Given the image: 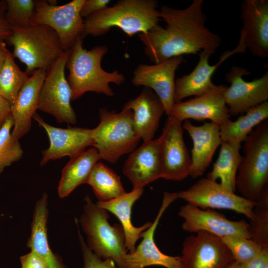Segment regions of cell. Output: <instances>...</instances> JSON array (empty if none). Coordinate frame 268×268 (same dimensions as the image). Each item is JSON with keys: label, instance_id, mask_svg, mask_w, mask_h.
Wrapping results in <instances>:
<instances>
[{"label": "cell", "instance_id": "cell-1", "mask_svg": "<svg viewBox=\"0 0 268 268\" xmlns=\"http://www.w3.org/2000/svg\"><path fill=\"white\" fill-rule=\"evenodd\" d=\"M203 0H194L184 9L162 5L159 16L166 23L158 24L147 33L137 36L143 44L145 55L155 64L199 51H215L220 37L207 28L206 16L202 11Z\"/></svg>", "mask_w": 268, "mask_h": 268}, {"label": "cell", "instance_id": "cell-2", "mask_svg": "<svg viewBox=\"0 0 268 268\" xmlns=\"http://www.w3.org/2000/svg\"><path fill=\"white\" fill-rule=\"evenodd\" d=\"M108 52L105 45L96 46L89 50L85 49L83 39L77 38L70 50L66 64L72 100L79 98L88 91L113 96L114 93L110 83L120 85L125 82L124 74L118 70L108 72L102 67V59Z\"/></svg>", "mask_w": 268, "mask_h": 268}, {"label": "cell", "instance_id": "cell-3", "mask_svg": "<svg viewBox=\"0 0 268 268\" xmlns=\"http://www.w3.org/2000/svg\"><path fill=\"white\" fill-rule=\"evenodd\" d=\"M158 2L155 0H120L84 20L81 37L107 33L118 27L129 37L147 33L159 24Z\"/></svg>", "mask_w": 268, "mask_h": 268}, {"label": "cell", "instance_id": "cell-4", "mask_svg": "<svg viewBox=\"0 0 268 268\" xmlns=\"http://www.w3.org/2000/svg\"><path fill=\"white\" fill-rule=\"evenodd\" d=\"M5 41L13 47L12 55L26 66V73L47 71L65 52L57 33L45 25L11 27Z\"/></svg>", "mask_w": 268, "mask_h": 268}, {"label": "cell", "instance_id": "cell-5", "mask_svg": "<svg viewBox=\"0 0 268 268\" xmlns=\"http://www.w3.org/2000/svg\"><path fill=\"white\" fill-rule=\"evenodd\" d=\"M244 156L238 168L236 190L241 196L258 201L268 188V120L264 121L245 140Z\"/></svg>", "mask_w": 268, "mask_h": 268}, {"label": "cell", "instance_id": "cell-6", "mask_svg": "<svg viewBox=\"0 0 268 268\" xmlns=\"http://www.w3.org/2000/svg\"><path fill=\"white\" fill-rule=\"evenodd\" d=\"M99 113L100 123L92 129L93 146L100 159L114 163L134 150L141 138L134 129L131 110H122L118 113L102 108Z\"/></svg>", "mask_w": 268, "mask_h": 268}, {"label": "cell", "instance_id": "cell-7", "mask_svg": "<svg viewBox=\"0 0 268 268\" xmlns=\"http://www.w3.org/2000/svg\"><path fill=\"white\" fill-rule=\"evenodd\" d=\"M84 200L80 223L87 236L88 247L98 257L111 259L119 268H126L125 258L128 251L122 226L110 224L107 210L94 203L88 195Z\"/></svg>", "mask_w": 268, "mask_h": 268}, {"label": "cell", "instance_id": "cell-8", "mask_svg": "<svg viewBox=\"0 0 268 268\" xmlns=\"http://www.w3.org/2000/svg\"><path fill=\"white\" fill-rule=\"evenodd\" d=\"M70 50L65 51L46 71L38 109L53 116L58 123L74 124L76 116L70 104L71 91L65 71Z\"/></svg>", "mask_w": 268, "mask_h": 268}, {"label": "cell", "instance_id": "cell-9", "mask_svg": "<svg viewBox=\"0 0 268 268\" xmlns=\"http://www.w3.org/2000/svg\"><path fill=\"white\" fill-rule=\"evenodd\" d=\"M84 1L73 0L64 5H52L47 0H35L31 25L51 27L58 34L64 50H70L83 31L84 19L80 11Z\"/></svg>", "mask_w": 268, "mask_h": 268}, {"label": "cell", "instance_id": "cell-10", "mask_svg": "<svg viewBox=\"0 0 268 268\" xmlns=\"http://www.w3.org/2000/svg\"><path fill=\"white\" fill-rule=\"evenodd\" d=\"M178 198L201 209H225L252 219L256 201L247 200L207 178L200 179L188 189L177 193Z\"/></svg>", "mask_w": 268, "mask_h": 268}, {"label": "cell", "instance_id": "cell-11", "mask_svg": "<svg viewBox=\"0 0 268 268\" xmlns=\"http://www.w3.org/2000/svg\"><path fill=\"white\" fill-rule=\"evenodd\" d=\"M195 233L183 243L182 268H227L234 262L221 238L203 231Z\"/></svg>", "mask_w": 268, "mask_h": 268}, {"label": "cell", "instance_id": "cell-12", "mask_svg": "<svg viewBox=\"0 0 268 268\" xmlns=\"http://www.w3.org/2000/svg\"><path fill=\"white\" fill-rule=\"evenodd\" d=\"M159 137L162 178L178 181L190 176L192 160L183 138L182 122L168 116Z\"/></svg>", "mask_w": 268, "mask_h": 268}, {"label": "cell", "instance_id": "cell-13", "mask_svg": "<svg viewBox=\"0 0 268 268\" xmlns=\"http://www.w3.org/2000/svg\"><path fill=\"white\" fill-rule=\"evenodd\" d=\"M243 26L236 53H251L261 58L268 57V0H245L241 4Z\"/></svg>", "mask_w": 268, "mask_h": 268}, {"label": "cell", "instance_id": "cell-14", "mask_svg": "<svg viewBox=\"0 0 268 268\" xmlns=\"http://www.w3.org/2000/svg\"><path fill=\"white\" fill-rule=\"evenodd\" d=\"M251 73L241 66H233L225 75L230 83L224 92V98L230 115L237 116L267 101L268 72L251 81H246L243 76Z\"/></svg>", "mask_w": 268, "mask_h": 268}, {"label": "cell", "instance_id": "cell-15", "mask_svg": "<svg viewBox=\"0 0 268 268\" xmlns=\"http://www.w3.org/2000/svg\"><path fill=\"white\" fill-rule=\"evenodd\" d=\"M178 215L184 219L182 229L190 233L203 231L221 238L229 235L251 238L249 223L245 220H230L212 209H203L187 203L180 207Z\"/></svg>", "mask_w": 268, "mask_h": 268}, {"label": "cell", "instance_id": "cell-16", "mask_svg": "<svg viewBox=\"0 0 268 268\" xmlns=\"http://www.w3.org/2000/svg\"><path fill=\"white\" fill-rule=\"evenodd\" d=\"M183 62V57L177 56L152 65L140 64L134 70L132 83L153 90L162 103L168 116L175 103V72Z\"/></svg>", "mask_w": 268, "mask_h": 268}, {"label": "cell", "instance_id": "cell-17", "mask_svg": "<svg viewBox=\"0 0 268 268\" xmlns=\"http://www.w3.org/2000/svg\"><path fill=\"white\" fill-rule=\"evenodd\" d=\"M226 86L215 85L203 94L185 101L175 103L171 114L183 122L190 119L198 121L209 120L221 126L230 120L224 92Z\"/></svg>", "mask_w": 268, "mask_h": 268}, {"label": "cell", "instance_id": "cell-18", "mask_svg": "<svg viewBox=\"0 0 268 268\" xmlns=\"http://www.w3.org/2000/svg\"><path fill=\"white\" fill-rule=\"evenodd\" d=\"M177 199V193H164L162 204L154 221L140 234V237L143 238L142 241L133 252L125 256L126 268H144L152 266L182 268L181 257L162 253L154 239V232L161 217L170 204Z\"/></svg>", "mask_w": 268, "mask_h": 268}, {"label": "cell", "instance_id": "cell-19", "mask_svg": "<svg viewBox=\"0 0 268 268\" xmlns=\"http://www.w3.org/2000/svg\"><path fill=\"white\" fill-rule=\"evenodd\" d=\"M32 118L46 132L49 137V147L42 151L40 165L49 161L68 156L75 157L90 146H93L92 129L68 127L67 129L54 127L45 122L35 113Z\"/></svg>", "mask_w": 268, "mask_h": 268}, {"label": "cell", "instance_id": "cell-20", "mask_svg": "<svg viewBox=\"0 0 268 268\" xmlns=\"http://www.w3.org/2000/svg\"><path fill=\"white\" fill-rule=\"evenodd\" d=\"M123 173L131 182L133 189H141L162 178L160 137L147 141L131 153Z\"/></svg>", "mask_w": 268, "mask_h": 268}, {"label": "cell", "instance_id": "cell-21", "mask_svg": "<svg viewBox=\"0 0 268 268\" xmlns=\"http://www.w3.org/2000/svg\"><path fill=\"white\" fill-rule=\"evenodd\" d=\"M182 128L188 132L193 140L190 176L196 178L204 174L220 145V126L210 122L197 126L189 120H186L182 124Z\"/></svg>", "mask_w": 268, "mask_h": 268}, {"label": "cell", "instance_id": "cell-22", "mask_svg": "<svg viewBox=\"0 0 268 268\" xmlns=\"http://www.w3.org/2000/svg\"><path fill=\"white\" fill-rule=\"evenodd\" d=\"M46 71L35 70L23 84L11 106L13 128L11 135L18 139L27 134L31 126V119L38 109L40 91Z\"/></svg>", "mask_w": 268, "mask_h": 268}, {"label": "cell", "instance_id": "cell-23", "mask_svg": "<svg viewBox=\"0 0 268 268\" xmlns=\"http://www.w3.org/2000/svg\"><path fill=\"white\" fill-rule=\"evenodd\" d=\"M122 110L133 112L134 129L143 142L153 139L165 113L162 103L153 90L144 87L138 96L125 104Z\"/></svg>", "mask_w": 268, "mask_h": 268}, {"label": "cell", "instance_id": "cell-24", "mask_svg": "<svg viewBox=\"0 0 268 268\" xmlns=\"http://www.w3.org/2000/svg\"><path fill=\"white\" fill-rule=\"evenodd\" d=\"M215 52L211 50L201 51L199 54V61L193 70L175 80V103L182 101L189 96H200L215 85L211 80L214 71L226 59L235 54L233 50L227 52L222 55L216 64L210 65L209 58Z\"/></svg>", "mask_w": 268, "mask_h": 268}, {"label": "cell", "instance_id": "cell-25", "mask_svg": "<svg viewBox=\"0 0 268 268\" xmlns=\"http://www.w3.org/2000/svg\"><path fill=\"white\" fill-rule=\"evenodd\" d=\"M47 206L48 195L44 193L36 202L35 206L31 234L27 246L44 261L48 268H67L62 259L52 252L49 245L47 228Z\"/></svg>", "mask_w": 268, "mask_h": 268}, {"label": "cell", "instance_id": "cell-26", "mask_svg": "<svg viewBox=\"0 0 268 268\" xmlns=\"http://www.w3.org/2000/svg\"><path fill=\"white\" fill-rule=\"evenodd\" d=\"M143 189H133L130 193L106 201H98L96 204L100 207L109 211L115 215L121 223L125 235V246L127 251L133 252L135 245L140 237L141 233L148 228L152 222H147L142 226L136 227L132 223V208L142 195Z\"/></svg>", "mask_w": 268, "mask_h": 268}, {"label": "cell", "instance_id": "cell-27", "mask_svg": "<svg viewBox=\"0 0 268 268\" xmlns=\"http://www.w3.org/2000/svg\"><path fill=\"white\" fill-rule=\"evenodd\" d=\"M100 159L98 152L94 147L70 158L62 171L58 188L59 196L62 198L66 197L77 186L87 183L93 167Z\"/></svg>", "mask_w": 268, "mask_h": 268}, {"label": "cell", "instance_id": "cell-28", "mask_svg": "<svg viewBox=\"0 0 268 268\" xmlns=\"http://www.w3.org/2000/svg\"><path fill=\"white\" fill-rule=\"evenodd\" d=\"M220 145L217 159L206 178L214 181L219 179L221 185L235 192L237 172L243 158L241 145L221 140Z\"/></svg>", "mask_w": 268, "mask_h": 268}, {"label": "cell", "instance_id": "cell-29", "mask_svg": "<svg viewBox=\"0 0 268 268\" xmlns=\"http://www.w3.org/2000/svg\"><path fill=\"white\" fill-rule=\"evenodd\" d=\"M235 121L230 120L220 126L222 141L240 144L258 125L268 117V102L252 108Z\"/></svg>", "mask_w": 268, "mask_h": 268}, {"label": "cell", "instance_id": "cell-30", "mask_svg": "<svg viewBox=\"0 0 268 268\" xmlns=\"http://www.w3.org/2000/svg\"><path fill=\"white\" fill-rule=\"evenodd\" d=\"M87 184L92 187L95 195L101 201H108L127 193L120 177L101 162L96 163Z\"/></svg>", "mask_w": 268, "mask_h": 268}, {"label": "cell", "instance_id": "cell-31", "mask_svg": "<svg viewBox=\"0 0 268 268\" xmlns=\"http://www.w3.org/2000/svg\"><path fill=\"white\" fill-rule=\"evenodd\" d=\"M28 77L26 72L22 71L15 63L12 53L9 51L0 72V95L11 106Z\"/></svg>", "mask_w": 268, "mask_h": 268}, {"label": "cell", "instance_id": "cell-32", "mask_svg": "<svg viewBox=\"0 0 268 268\" xmlns=\"http://www.w3.org/2000/svg\"><path fill=\"white\" fill-rule=\"evenodd\" d=\"M248 231L252 240L262 248H268V188L256 201Z\"/></svg>", "mask_w": 268, "mask_h": 268}, {"label": "cell", "instance_id": "cell-33", "mask_svg": "<svg viewBox=\"0 0 268 268\" xmlns=\"http://www.w3.org/2000/svg\"><path fill=\"white\" fill-rule=\"evenodd\" d=\"M13 125L11 115L0 130V174L5 167L18 161L23 154L19 140L11 135Z\"/></svg>", "mask_w": 268, "mask_h": 268}, {"label": "cell", "instance_id": "cell-34", "mask_svg": "<svg viewBox=\"0 0 268 268\" xmlns=\"http://www.w3.org/2000/svg\"><path fill=\"white\" fill-rule=\"evenodd\" d=\"M5 18L11 27L25 28L31 26L35 12V0H6Z\"/></svg>", "mask_w": 268, "mask_h": 268}, {"label": "cell", "instance_id": "cell-35", "mask_svg": "<svg viewBox=\"0 0 268 268\" xmlns=\"http://www.w3.org/2000/svg\"><path fill=\"white\" fill-rule=\"evenodd\" d=\"M221 240L230 251L234 262L239 265L251 260L262 249L251 239L238 236H227L221 238Z\"/></svg>", "mask_w": 268, "mask_h": 268}, {"label": "cell", "instance_id": "cell-36", "mask_svg": "<svg viewBox=\"0 0 268 268\" xmlns=\"http://www.w3.org/2000/svg\"><path fill=\"white\" fill-rule=\"evenodd\" d=\"M78 233L83 258V268H119L112 259L102 260L95 255L88 247L79 230Z\"/></svg>", "mask_w": 268, "mask_h": 268}, {"label": "cell", "instance_id": "cell-37", "mask_svg": "<svg viewBox=\"0 0 268 268\" xmlns=\"http://www.w3.org/2000/svg\"><path fill=\"white\" fill-rule=\"evenodd\" d=\"M110 1V0H84L80 9V15L83 18H86L108 6Z\"/></svg>", "mask_w": 268, "mask_h": 268}, {"label": "cell", "instance_id": "cell-38", "mask_svg": "<svg viewBox=\"0 0 268 268\" xmlns=\"http://www.w3.org/2000/svg\"><path fill=\"white\" fill-rule=\"evenodd\" d=\"M20 260L21 268H48L44 261L32 251L21 257Z\"/></svg>", "mask_w": 268, "mask_h": 268}, {"label": "cell", "instance_id": "cell-39", "mask_svg": "<svg viewBox=\"0 0 268 268\" xmlns=\"http://www.w3.org/2000/svg\"><path fill=\"white\" fill-rule=\"evenodd\" d=\"M239 265L242 268H268V248H262L251 260Z\"/></svg>", "mask_w": 268, "mask_h": 268}, {"label": "cell", "instance_id": "cell-40", "mask_svg": "<svg viewBox=\"0 0 268 268\" xmlns=\"http://www.w3.org/2000/svg\"><path fill=\"white\" fill-rule=\"evenodd\" d=\"M7 9L6 0L0 1V40L5 41L11 32V27L5 20V14Z\"/></svg>", "mask_w": 268, "mask_h": 268}, {"label": "cell", "instance_id": "cell-41", "mask_svg": "<svg viewBox=\"0 0 268 268\" xmlns=\"http://www.w3.org/2000/svg\"><path fill=\"white\" fill-rule=\"evenodd\" d=\"M11 116L10 104L0 95V130Z\"/></svg>", "mask_w": 268, "mask_h": 268}, {"label": "cell", "instance_id": "cell-42", "mask_svg": "<svg viewBox=\"0 0 268 268\" xmlns=\"http://www.w3.org/2000/svg\"><path fill=\"white\" fill-rule=\"evenodd\" d=\"M9 52L4 41L0 40V72L5 63Z\"/></svg>", "mask_w": 268, "mask_h": 268}, {"label": "cell", "instance_id": "cell-43", "mask_svg": "<svg viewBox=\"0 0 268 268\" xmlns=\"http://www.w3.org/2000/svg\"><path fill=\"white\" fill-rule=\"evenodd\" d=\"M227 268H242L238 264H237L236 263L234 262Z\"/></svg>", "mask_w": 268, "mask_h": 268}, {"label": "cell", "instance_id": "cell-44", "mask_svg": "<svg viewBox=\"0 0 268 268\" xmlns=\"http://www.w3.org/2000/svg\"></svg>", "mask_w": 268, "mask_h": 268}]
</instances>
